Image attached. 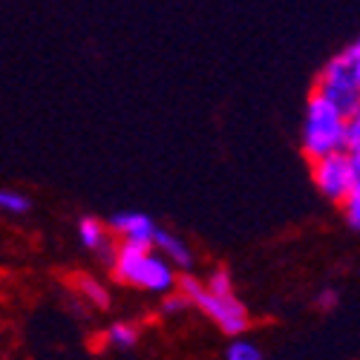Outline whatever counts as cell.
I'll use <instances>...</instances> for the list:
<instances>
[{
	"mask_svg": "<svg viewBox=\"0 0 360 360\" xmlns=\"http://www.w3.org/2000/svg\"><path fill=\"white\" fill-rule=\"evenodd\" d=\"M112 277L124 285L144 288L150 294H167L176 291V265L167 262L153 245L141 243H122L112 254Z\"/></svg>",
	"mask_w": 360,
	"mask_h": 360,
	"instance_id": "obj_1",
	"label": "cell"
},
{
	"mask_svg": "<svg viewBox=\"0 0 360 360\" xmlns=\"http://www.w3.org/2000/svg\"><path fill=\"white\" fill-rule=\"evenodd\" d=\"M176 288L182 291L188 297V303L193 309H199L207 320H211L222 335H245V328H248V309L243 306V300L236 297V291L231 294H217L211 291L205 283H199L196 277L185 274V277H179Z\"/></svg>",
	"mask_w": 360,
	"mask_h": 360,
	"instance_id": "obj_2",
	"label": "cell"
},
{
	"mask_svg": "<svg viewBox=\"0 0 360 360\" xmlns=\"http://www.w3.org/2000/svg\"><path fill=\"white\" fill-rule=\"evenodd\" d=\"M314 93L328 98L343 115H352L360 110V49L357 44L338 52L323 67Z\"/></svg>",
	"mask_w": 360,
	"mask_h": 360,
	"instance_id": "obj_3",
	"label": "cell"
},
{
	"mask_svg": "<svg viewBox=\"0 0 360 360\" xmlns=\"http://www.w3.org/2000/svg\"><path fill=\"white\" fill-rule=\"evenodd\" d=\"M343 118L346 115L332 101L311 93L303 118V153L309 159L343 150Z\"/></svg>",
	"mask_w": 360,
	"mask_h": 360,
	"instance_id": "obj_4",
	"label": "cell"
},
{
	"mask_svg": "<svg viewBox=\"0 0 360 360\" xmlns=\"http://www.w3.org/2000/svg\"><path fill=\"white\" fill-rule=\"evenodd\" d=\"M311 162V179L317 191L332 199V202H343L352 193V179H349V153L346 150H335V153H326Z\"/></svg>",
	"mask_w": 360,
	"mask_h": 360,
	"instance_id": "obj_5",
	"label": "cell"
},
{
	"mask_svg": "<svg viewBox=\"0 0 360 360\" xmlns=\"http://www.w3.org/2000/svg\"><path fill=\"white\" fill-rule=\"evenodd\" d=\"M112 236H118L122 243H141V245H153V219L144 214H115L107 225Z\"/></svg>",
	"mask_w": 360,
	"mask_h": 360,
	"instance_id": "obj_6",
	"label": "cell"
},
{
	"mask_svg": "<svg viewBox=\"0 0 360 360\" xmlns=\"http://www.w3.org/2000/svg\"><path fill=\"white\" fill-rule=\"evenodd\" d=\"M153 251H159L176 268H191V262H193L191 245L185 243L182 236H176L173 231H165V228H156L153 231Z\"/></svg>",
	"mask_w": 360,
	"mask_h": 360,
	"instance_id": "obj_7",
	"label": "cell"
},
{
	"mask_svg": "<svg viewBox=\"0 0 360 360\" xmlns=\"http://www.w3.org/2000/svg\"><path fill=\"white\" fill-rule=\"evenodd\" d=\"M78 233H81L84 248L96 251V254H101L107 262H112V254H115V245H112V231H110L104 222H98V219H93V217H86V219H81Z\"/></svg>",
	"mask_w": 360,
	"mask_h": 360,
	"instance_id": "obj_8",
	"label": "cell"
},
{
	"mask_svg": "<svg viewBox=\"0 0 360 360\" xmlns=\"http://www.w3.org/2000/svg\"><path fill=\"white\" fill-rule=\"evenodd\" d=\"M72 285H75V291L86 300L89 306H96V309H110V291H107L104 283H98V280H93V277H81V274H75V277H72Z\"/></svg>",
	"mask_w": 360,
	"mask_h": 360,
	"instance_id": "obj_9",
	"label": "cell"
},
{
	"mask_svg": "<svg viewBox=\"0 0 360 360\" xmlns=\"http://www.w3.org/2000/svg\"><path fill=\"white\" fill-rule=\"evenodd\" d=\"M104 340L112 346V349H133L139 343V328L133 323H115L110 332L104 335Z\"/></svg>",
	"mask_w": 360,
	"mask_h": 360,
	"instance_id": "obj_10",
	"label": "cell"
},
{
	"mask_svg": "<svg viewBox=\"0 0 360 360\" xmlns=\"http://www.w3.org/2000/svg\"><path fill=\"white\" fill-rule=\"evenodd\" d=\"M225 357H228V360H262V349H259L257 343H251V340H245V338L236 335V338L228 343Z\"/></svg>",
	"mask_w": 360,
	"mask_h": 360,
	"instance_id": "obj_11",
	"label": "cell"
},
{
	"mask_svg": "<svg viewBox=\"0 0 360 360\" xmlns=\"http://www.w3.org/2000/svg\"><path fill=\"white\" fill-rule=\"evenodd\" d=\"M343 150L346 153H357L360 150V110L343 118Z\"/></svg>",
	"mask_w": 360,
	"mask_h": 360,
	"instance_id": "obj_12",
	"label": "cell"
},
{
	"mask_svg": "<svg viewBox=\"0 0 360 360\" xmlns=\"http://www.w3.org/2000/svg\"><path fill=\"white\" fill-rule=\"evenodd\" d=\"M340 205H343V217H346L349 228L360 233V191H352Z\"/></svg>",
	"mask_w": 360,
	"mask_h": 360,
	"instance_id": "obj_13",
	"label": "cell"
},
{
	"mask_svg": "<svg viewBox=\"0 0 360 360\" xmlns=\"http://www.w3.org/2000/svg\"><path fill=\"white\" fill-rule=\"evenodd\" d=\"M211 291H217V294H231L233 291V280H231V271L228 268H214L211 271V277H207V283H205Z\"/></svg>",
	"mask_w": 360,
	"mask_h": 360,
	"instance_id": "obj_14",
	"label": "cell"
},
{
	"mask_svg": "<svg viewBox=\"0 0 360 360\" xmlns=\"http://www.w3.org/2000/svg\"><path fill=\"white\" fill-rule=\"evenodd\" d=\"M185 309H191V303H188V297L176 288V294L173 291H167V297L162 300V314H167V317H173V314H182Z\"/></svg>",
	"mask_w": 360,
	"mask_h": 360,
	"instance_id": "obj_15",
	"label": "cell"
},
{
	"mask_svg": "<svg viewBox=\"0 0 360 360\" xmlns=\"http://www.w3.org/2000/svg\"><path fill=\"white\" fill-rule=\"evenodd\" d=\"M0 207H4V211H15V214H23V211H29V199H26V196H20V193L0 191Z\"/></svg>",
	"mask_w": 360,
	"mask_h": 360,
	"instance_id": "obj_16",
	"label": "cell"
},
{
	"mask_svg": "<svg viewBox=\"0 0 360 360\" xmlns=\"http://www.w3.org/2000/svg\"><path fill=\"white\" fill-rule=\"evenodd\" d=\"M314 306L323 309V311L338 309V291H335V288H323V291L317 294V300H314Z\"/></svg>",
	"mask_w": 360,
	"mask_h": 360,
	"instance_id": "obj_17",
	"label": "cell"
},
{
	"mask_svg": "<svg viewBox=\"0 0 360 360\" xmlns=\"http://www.w3.org/2000/svg\"><path fill=\"white\" fill-rule=\"evenodd\" d=\"M349 179H352V191H360V150L349 153Z\"/></svg>",
	"mask_w": 360,
	"mask_h": 360,
	"instance_id": "obj_18",
	"label": "cell"
},
{
	"mask_svg": "<svg viewBox=\"0 0 360 360\" xmlns=\"http://www.w3.org/2000/svg\"><path fill=\"white\" fill-rule=\"evenodd\" d=\"M357 49H360V41H357Z\"/></svg>",
	"mask_w": 360,
	"mask_h": 360,
	"instance_id": "obj_19",
	"label": "cell"
}]
</instances>
